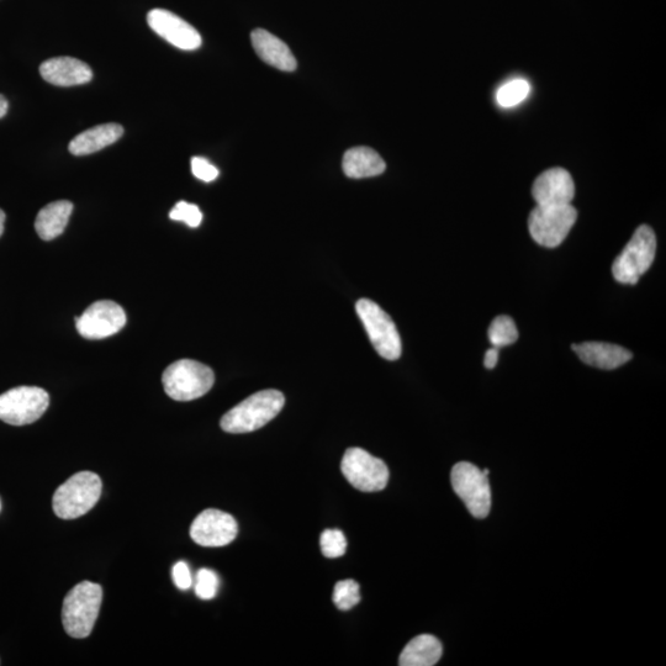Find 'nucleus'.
I'll use <instances>...</instances> for the list:
<instances>
[{
  "instance_id": "f257e3e1",
  "label": "nucleus",
  "mask_w": 666,
  "mask_h": 666,
  "mask_svg": "<svg viewBox=\"0 0 666 666\" xmlns=\"http://www.w3.org/2000/svg\"><path fill=\"white\" fill-rule=\"evenodd\" d=\"M285 404L278 390H263L243 400L222 416L220 426L227 433H250L271 422Z\"/></svg>"
},
{
  "instance_id": "f03ea898",
  "label": "nucleus",
  "mask_w": 666,
  "mask_h": 666,
  "mask_svg": "<svg viewBox=\"0 0 666 666\" xmlns=\"http://www.w3.org/2000/svg\"><path fill=\"white\" fill-rule=\"evenodd\" d=\"M102 601V586L91 581H82L68 592L62 607L63 628L68 636L83 639L92 633Z\"/></svg>"
},
{
  "instance_id": "7ed1b4c3",
  "label": "nucleus",
  "mask_w": 666,
  "mask_h": 666,
  "mask_svg": "<svg viewBox=\"0 0 666 666\" xmlns=\"http://www.w3.org/2000/svg\"><path fill=\"white\" fill-rule=\"evenodd\" d=\"M102 490V479L97 474H74L55 491L52 509L62 520H74L88 514L97 505Z\"/></svg>"
},
{
  "instance_id": "20e7f679",
  "label": "nucleus",
  "mask_w": 666,
  "mask_h": 666,
  "mask_svg": "<svg viewBox=\"0 0 666 666\" xmlns=\"http://www.w3.org/2000/svg\"><path fill=\"white\" fill-rule=\"evenodd\" d=\"M214 382L213 369L192 359L172 363L162 375L163 388L169 398L176 401L202 398L213 388Z\"/></svg>"
},
{
  "instance_id": "39448f33",
  "label": "nucleus",
  "mask_w": 666,
  "mask_h": 666,
  "mask_svg": "<svg viewBox=\"0 0 666 666\" xmlns=\"http://www.w3.org/2000/svg\"><path fill=\"white\" fill-rule=\"evenodd\" d=\"M657 252V237L647 225L639 226L625 250L612 264L613 278L622 284H637L652 267Z\"/></svg>"
},
{
  "instance_id": "423d86ee",
  "label": "nucleus",
  "mask_w": 666,
  "mask_h": 666,
  "mask_svg": "<svg viewBox=\"0 0 666 666\" xmlns=\"http://www.w3.org/2000/svg\"><path fill=\"white\" fill-rule=\"evenodd\" d=\"M357 314L362 320L375 351L388 361H396L403 352L398 329L391 317L378 304L361 299L356 304Z\"/></svg>"
},
{
  "instance_id": "0eeeda50",
  "label": "nucleus",
  "mask_w": 666,
  "mask_h": 666,
  "mask_svg": "<svg viewBox=\"0 0 666 666\" xmlns=\"http://www.w3.org/2000/svg\"><path fill=\"white\" fill-rule=\"evenodd\" d=\"M578 219L572 204L564 206H536L528 219V229L538 245L555 248L567 239Z\"/></svg>"
},
{
  "instance_id": "6e6552de",
  "label": "nucleus",
  "mask_w": 666,
  "mask_h": 666,
  "mask_svg": "<svg viewBox=\"0 0 666 666\" xmlns=\"http://www.w3.org/2000/svg\"><path fill=\"white\" fill-rule=\"evenodd\" d=\"M452 488L475 518L488 517L491 509L489 477L468 462L454 465L451 474Z\"/></svg>"
},
{
  "instance_id": "1a4fd4ad",
  "label": "nucleus",
  "mask_w": 666,
  "mask_h": 666,
  "mask_svg": "<svg viewBox=\"0 0 666 666\" xmlns=\"http://www.w3.org/2000/svg\"><path fill=\"white\" fill-rule=\"evenodd\" d=\"M50 396L37 387H18L0 395V420L13 426L34 424L49 409Z\"/></svg>"
},
{
  "instance_id": "9d476101",
  "label": "nucleus",
  "mask_w": 666,
  "mask_h": 666,
  "mask_svg": "<svg viewBox=\"0 0 666 666\" xmlns=\"http://www.w3.org/2000/svg\"><path fill=\"white\" fill-rule=\"evenodd\" d=\"M341 470L348 483L363 493H377L387 488L389 469L382 459L362 448L347 449Z\"/></svg>"
},
{
  "instance_id": "9b49d317",
  "label": "nucleus",
  "mask_w": 666,
  "mask_h": 666,
  "mask_svg": "<svg viewBox=\"0 0 666 666\" xmlns=\"http://www.w3.org/2000/svg\"><path fill=\"white\" fill-rule=\"evenodd\" d=\"M125 325L124 309L109 300L97 301L76 319L79 335L87 340H103L124 329Z\"/></svg>"
},
{
  "instance_id": "f8f14e48",
  "label": "nucleus",
  "mask_w": 666,
  "mask_h": 666,
  "mask_svg": "<svg viewBox=\"0 0 666 666\" xmlns=\"http://www.w3.org/2000/svg\"><path fill=\"white\" fill-rule=\"evenodd\" d=\"M239 526L234 517L220 510L209 509L199 514L190 527V537L199 546L224 547L235 541Z\"/></svg>"
},
{
  "instance_id": "ddd939ff",
  "label": "nucleus",
  "mask_w": 666,
  "mask_h": 666,
  "mask_svg": "<svg viewBox=\"0 0 666 666\" xmlns=\"http://www.w3.org/2000/svg\"><path fill=\"white\" fill-rule=\"evenodd\" d=\"M150 28L169 42L184 51H194L202 46V36L187 21L165 9H153L147 14Z\"/></svg>"
},
{
  "instance_id": "4468645a",
  "label": "nucleus",
  "mask_w": 666,
  "mask_h": 666,
  "mask_svg": "<svg viewBox=\"0 0 666 666\" xmlns=\"http://www.w3.org/2000/svg\"><path fill=\"white\" fill-rule=\"evenodd\" d=\"M532 195L538 206L570 205L575 197V184L565 169H548L536 179Z\"/></svg>"
},
{
  "instance_id": "2eb2a0df",
  "label": "nucleus",
  "mask_w": 666,
  "mask_h": 666,
  "mask_svg": "<svg viewBox=\"0 0 666 666\" xmlns=\"http://www.w3.org/2000/svg\"><path fill=\"white\" fill-rule=\"evenodd\" d=\"M41 77L57 87L81 86L92 81L91 67L73 57H55L40 66Z\"/></svg>"
},
{
  "instance_id": "dca6fc26",
  "label": "nucleus",
  "mask_w": 666,
  "mask_h": 666,
  "mask_svg": "<svg viewBox=\"0 0 666 666\" xmlns=\"http://www.w3.org/2000/svg\"><path fill=\"white\" fill-rule=\"evenodd\" d=\"M573 351L588 366L600 369H616L633 358L631 351L606 342H584L572 346Z\"/></svg>"
},
{
  "instance_id": "f3484780",
  "label": "nucleus",
  "mask_w": 666,
  "mask_h": 666,
  "mask_svg": "<svg viewBox=\"0 0 666 666\" xmlns=\"http://www.w3.org/2000/svg\"><path fill=\"white\" fill-rule=\"evenodd\" d=\"M253 49L261 60L279 71L293 72L296 70L295 57L285 42L267 30L257 29L251 34Z\"/></svg>"
},
{
  "instance_id": "a211bd4d",
  "label": "nucleus",
  "mask_w": 666,
  "mask_h": 666,
  "mask_svg": "<svg viewBox=\"0 0 666 666\" xmlns=\"http://www.w3.org/2000/svg\"><path fill=\"white\" fill-rule=\"evenodd\" d=\"M124 135V128L119 124L109 123L94 126L81 132L70 142L68 151L74 156H87L115 144Z\"/></svg>"
},
{
  "instance_id": "6ab92c4d",
  "label": "nucleus",
  "mask_w": 666,
  "mask_h": 666,
  "mask_svg": "<svg viewBox=\"0 0 666 666\" xmlns=\"http://www.w3.org/2000/svg\"><path fill=\"white\" fill-rule=\"evenodd\" d=\"M342 168L348 178L362 179L380 176L387 165L372 148L354 147L343 156Z\"/></svg>"
},
{
  "instance_id": "aec40b11",
  "label": "nucleus",
  "mask_w": 666,
  "mask_h": 666,
  "mask_svg": "<svg viewBox=\"0 0 666 666\" xmlns=\"http://www.w3.org/2000/svg\"><path fill=\"white\" fill-rule=\"evenodd\" d=\"M73 211V204L67 200H58L40 210L35 220V229L40 239L51 241L66 230Z\"/></svg>"
},
{
  "instance_id": "412c9836",
  "label": "nucleus",
  "mask_w": 666,
  "mask_h": 666,
  "mask_svg": "<svg viewBox=\"0 0 666 666\" xmlns=\"http://www.w3.org/2000/svg\"><path fill=\"white\" fill-rule=\"evenodd\" d=\"M443 648L431 634H421L412 639L400 654V666H433L440 662Z\"/></svg>"
},
{
  "instance_id": "4be33fe9",
  "label": "nucleus",
  "mask_w": 666,
  "mask_h": 666,
  "mask_svg": "<svg viewBox=\"0 0 666 666\" xmlns=\"http://www.w3.org/2000/svg\"><path fill=\"white\" fill-rule=\"evenodd\" d=\"M489 341L495 348H502L514 343L518 340V330L515 321L511 317L502 315L496 317L491 322L488 331Z\"/></svg>"
},
{
  "instance_id": "5701e85b",
  "label": "nucleus",
  "mask_w": 666,
  "mask_h": 666,
  "mask_svg": "<svg viewBox=\"0 0 666 666\" xmlns=\"http://www.w3.org/2000/svg\"><path fill=\"white\" fill-rule=\"evenodd\" d=\"M531 92L530 83L526 79L517 78L507 82L496 93V100L502 108H512L523 102Z\"/></svg>"
},
{
  "instance_id": "b1692460",
  "label": "nucleus",
  "mask_w": 666,
  "mask_h": 666,
  "mask_svg": "<svg viewBox=\"0 0 666 666\" xmlns=\"http://www.w3.org/2000/svg\"><path fill=\"white\" fill-rule=\"evenodd\" d=\"M332 600L335 602L337 609L341 611H348L357 606L361 601V588H359L357 581H338L335 590H333Z\"/></svg>"
},
{
  "instance_id": "393cba45",
  "label": "nucleus",
  "mask_w": 666,
  "mask_h": 666,
  "mask_svg": "<svg viewBox=\"0 0 666 666\" xmlns=\"http://www.w3.org/2000/svg\"><path fill=\"white\" fill-rule=\"evenodd\" d=\"M220 579L218 574L210 569H200L195 578L194 590L199 599L209 601L218 595Z\"/></svg>"
},
{
  "instance_id": "a878e982",
  "label": "nucleus",
  "mask_w": 666,
  "mask_h": 666,
  "mask_svg": "<svg viewBox=\"0 0 666 666\" xmlns=\"http://www.w3.org/2000/svg\"><path fill=\"white\" fill-rule=\"evenodd\" d=\"M320 546L326 558H340L346 553L347 539L340 530H326L322 532Z\"/></svg>"
},
{
  "instance_id": "bb28decb",
  "label": "nucleus",
  "mask_w": 666,
  "mask_h": 666,
  "mask_svg": "<svg viewBox=\"0 0 666 666\" xmlns=\"http://www.w3.org/2000/svg\"><path fill=\"white\" fill-rule=\"evenodd\" d=\"M169 218L174 221L185 222L189 227H198L202 224L203 214L197 205L187 202H179L169 213Z\"/></svg>"
},
{
  "instance_id": "cd10ccee",
  "label": "nucleus",
  "mask_w": 666,
  "mask_h": 666,
  "mask_svg": "<svg viewBox=\"0 0 666 666\" xmlns=\"http://www.w3.org/2000/svg\"><path fill=\"white\" fill-rule=\"evenodd\" d=\"M192 172L195 178L205 183L214 182L219 177V169L203 157L192 158Z\"/></svg>"
},
{
  "instance_id": "c85d7f7f",
  "label": "nucleus",
  "mask_w": 666,
  "mask_h": 666,
  "mask_svg": "<svg viewBox=\"0 0 666 666\" xmlns=\"http://www.w3.org/2000/svg\"><path fill=\"white\" fill-rule=\"evenodd\" d=\"M172 576L174 584H176L179 590L185 591L192 588L193 578L187 563L178 562L176 565H174L172 569Z\"/></svg>"
},
{
  "instance_id": "c756f323",
  "label": "nucleus",
  "mask_w": 666,
  "mask_h": 666,
  "mask_svg": "<svg viewBox=\"0 0 666 666\" xmlns=\"http://www.w3.org/2000/svg\"><path fill=\"white\" fill-rule=\"evenodd\" d=\"M499 352V348L495 347L486 351L484 358V366L486 369H494L496 367V364H498L499 361Z\"/></svg>"
},
{
  "instance_id": "7c9ffc66",
  "label": "nucleus",
  "mask_w": 666,
  "mask_h": 666,
  "mask_svg": "<svg viewBox=\"0 0 666 666\" xmlns=\"http://www.w3.org/2000/svg\"><path fill=\"white\" fill-rule=\"evenodd\" d=\"M8 100L3 97L2 94H0V119L4 118L5 115L8 113Z\"/></svg>"
},
{
  "instance_id": "2f4dec72",
  "label": "nucleus",
  "mask_w": 666,
  "mask_h": 666,
  "mask_svg": "<svg viewBox=\"0 0 666 666\" xmlns=\"http://www.w3.org/2000/svg\"><path fill=\"white\" fill-rule=\"evenodd\" d=\"M4 222H5V213L0 209V237H2L4 232Z\"/></svg>"
},
{
  "instance_id": "473e14b6",
  "label": "nucleus",
  "mask_w": 666,
  "mask_h": 666,
  "mask_svg": "<svg viewBox=\"0 0 666 666\" xmlns=\"http://www.w3.org/2000/svg\"><path fill=\"white\" fill-rule=\"evenodd\" d=\"M0 510H2V501H0Z\"/></svg>"
}]
</instances>
